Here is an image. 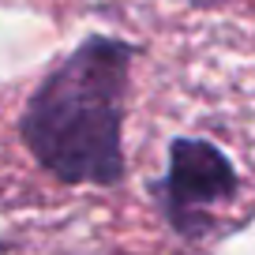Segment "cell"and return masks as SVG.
<instances>
[{"instance_id":"cell-1","label":"cell","mask_w":255,"mask_h":255,"mask_svg":"<svg viewBox=\"0 0 255 255\" xmlns=\"http://www.w3.org/2000/svg\"><path fill=\"white\" fill-rule=\"evenodd\" d=\"M135 41L90 34L41 79L19 120L41 169L68 184H117L124 176V102Z\"/></svg>"},{"instance_id":"cell-2","label":"cell","mask_w":255,"mask_h":255,"mask_svg":"<svg viewBox=\"0 0 255 255\" xmlns=\"http://www.w3.org/2000/svg\"><path fill=\"white\" fill-rule=\"evenodd\" d=\"M237 191V173L229 158L207 139H173L169 165L154 184L165 222L184 237H199L207 229V210Z\"/></svg>"}]
</instances>
